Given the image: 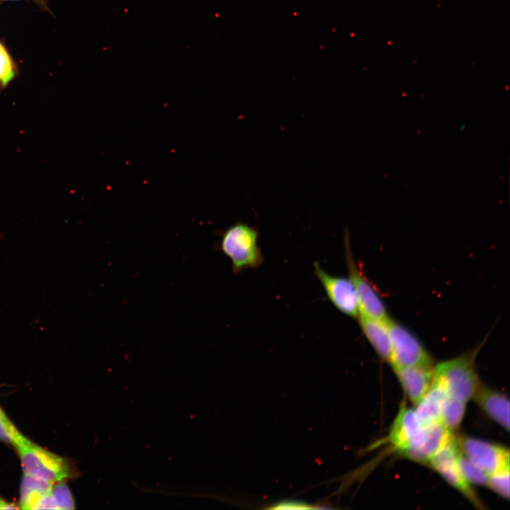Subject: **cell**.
Returning a JSON list of instances; mask_svg holds the SVG:
<instances>
[{
	"instance_id": "6da1fadb",
	"label": "cell",
	"mask_w": 510,
	"mask_h": 510,
	"mask_svg": "<svg viewBox=\"0 0 510 510\" xmlns=\"http://www.w3.org/2000/svg\"><path fill=\"white\" fill-rule=\"evenodd\" d=\"M477 350L446 361L434 368V381L447 396L467 402L473 398L480 382L476 372L475 359Z\"/></svg>"
},
{
	"instance_id": "7a4b0ae2",
	"label": "cell",
	"mask_w": 510,
	"mask_h": 510,
	"mask_svg": "<svg viewBox=\"0 0 510 510\" xmlns=\"http://www.w3.org/2000/svg\"><path fill=\"white\" fill-rule=\"evenodd\" d=\"M24 474L50 483L64 480L72 475L68 461L24 438L17 443Z\"/></svg>"
},
{
	"instance_id": "3957f363",
	"label": "cell",
	"mask_w": 510,
	"mask_h": 510,
	"mask_svg": "<svg viewBox=\"0 0 510 510\" xmlns=\"http://www.w3.org/2000/svg\"><path fill=\"white\" fill-rule=\"evenodd\" d=\"M220 245L221 251L230 259L234 273L258 267L262 262L258 233L247 225L237 223L230 227L223 233Z\"/></svg>"
},
{
	"instance_id": "277c9868",
	"label": "cell",
	"mask_w": 510,
	"mask_h": 510,
	"mask_svg": "<svg viewBox=\"0 0 510 510\" xmlns=\"http://www.w3.org/2000/svg\"><path fill=\"white\" fill-rule=\"evenodd\" d=\"M391 344L392 366L432 368L433 359L408 329L389 318L386 321Z\"/></svg>"
},
{
	"instance_id": "5b68a950",
	"label": "cell",
	"mask_w": 510,
	"mask_h": 510,
	"mask_svg": "<svg viewBox=\"0 0 510 510\" xmlns=\"http://www.w3.org/2000/svg\"><path fill=\"white\" fill-rule=\"evenodd\" d=\"M455 441L460 452L487 475L509 468V452L504 447L467 436Z\"/></svg>"
},
{
	"instance_id": "8992f818",
	"label": "cell",
	"mask_w": 510,
	"mask_h": 510,
	"mask_svg": "<svg viewBox=\"0 0 510 510\" xmlns=\"http://www.w3.org/2000/svg\"><path fill=\"white\" fill-rule=\"evenodd\" d=\"M345 256L351 280L357 293L361 314L386 321L389 316L385 305L372 283L364 276L363 271L356 264L349 244L348 237H345Z\"/></svg>"
},
{
	"instance_id": "52a82bcc",
	"label": "cell",
	"mask_w": 510,
	"mask_h": 510,
	"mask_svg": "<svg viewBox=\"0 0 510 510\" xmlns=\"http://www.w3.org/2000/svg\"><path fill=\"white\" fill-rule=\"evenodd\" d=\"M314 269L333 305L348 316L358 317L360 313L359 302L351 280L328 273L318 263L314 264Z\"/></svg>"
},
{
	"instance_id": "ba28073f",
	"label": "cell",
	"mask_w": 510,
	"mask_h": 510,
	"mask_svg": "<svg viewBox=\"0 0 510 510\" xmlns=\"http://www.w3.org/2000/svg\"><path fill=\"white\" fill-rule=\"evenodd\" d=\"M459 453L460 450L453 438L431 458L428 464L473 504L477 507L482 508V505L480 499L459 470L458 465Z\"/></svg>"
},
{
	"instance_id": "9c48e42d",
	"label": "cell",
	"mask_w": 510,
	"mask_h": 510,
	"mask_svg": "<svg viewBox=\"0 0 510 510\" xmlns=\"http://www.w3.org/2000/svg\"><path fill=\"white\" fill-rule=\"evenodd\" d=\"M453 438L452 431L441 421L426 424L401 455L414 461L428 464L431 458Z\"/></svg>"
},
{
	"instance_id": "30bf717a",
	"label": "cell",
	"mask_w": 510,
	"mask_h": 510,
	"mask_svg": "<svg viewBox=\"0 0 510 510\" xmlns=\"http://www.w3.org/2000/svg\"><path fill=\"white\" fill-rule=\"evenodd\" d=\"M423 426L416 410L402 404L391 426L388 442L398 453L402 454Z\"/></svg>"
},
{
	"instance_id": "8fae6325",
	"label": "cell",
	"mask_w": 510,
	"mask_h": 510,
	"mask_svg": "<svg viewBox=\"0 0 510 510\" xmlns=\"http://www.w3.org/2000/svg\"><path fill=\"white\" fill-rule=\"evenodd\" d=\"M409 399L415 404L424 397L434 382V368L392 366Z\"/></svg>"
},
{
	"instance_id": "7c38bea8",
	"label": "cell",
	"mask_w": 510,
	"mask_h": 510,
	"mask_svg": "<svg viewBox=\"0 0 510 510\" xmlns=\"http://www.w3.org/2000/svg\"><path fill=\"white\" fill-rule=\"evenodd\" d=\"M473 398L492 420L509 431V401L503 393L480 385Z\"/></svg>"
},
{
	"instance_id": "4fadbf2b",
	"label": "cell",
	"mask_w": 510,
	"mask_h": 510,
	"mask_svg": "<svg viewBox=\"0 0 510 510\" xmlns=\"http://www.w3.org/2000/svg\"><path fill=\"white\" fill-rule=\"evenodd\" d=\"M361 330L378 356L385 361H391V344L386 321L359 314L357 317Z\"/></svg>"
},
{
	"instance_id": "5bb4252c",
	"label": "cell",
	"mask_w": 510,
	"mask_h": 510,
	"mask_svg": "<svg viewBox=\"0 0 510 510\" xmlns=\"http://www.w3.org/2000/svg\"><path fill=\"white\" fill-rule=\"evenodd\" d=\"M447 396L443 390L434 381L415 409L422 424L440 421L442 402Z\"/></svg>"
},
{
	"instance_id": "9a60e30c",
	"label": "cell",
	"mask_w": 510,
	"mask_h": 510,
	"mask_svg": "<svg viewBox=\"0 0 510 510\" xmlns=\"http://www.w3.org/2000/svg\"><path fill=\"white\" fill-rule=\"evenodd\" d=\"M52 487L49 482L25 475L21 489V508L34 509L41 497L50 492Z\"/></svg>"
},
{
	"instance_id": "2e32d148",
	"label": "cell",
	"mask_w": 510,
	"mask_h": 510,
	"mask_svg": "<svg viewBox=\"0 0 510 510\" xmlns=\"http://www.w3.org/2000/svg\"><path fill=\"white\" fill-rule=\"evenodd\" d=\"M465 402L446 396L442 402L440 421L450 431L458 429L464 417Z\"/></svg>"
},
{
	"instance_id": "e0dca14e",
	"label": "cell",
	"mask_w": 510,
	"mask_h": 510,
	"mask_svg": "<svg viewBox=\"0 0 510 510\" xmlns=\"http://www.w3.org/2000/svg\"><path fill=\"white\" fill-rule=\"evenodd\" d=\"M458 465L463 477L468 483L487 486L488 475L467 458L460 450L458 456Z\"/></svg>"
},
{
	"instance_id": "ac0fdd59",
	"label": "cell",
	"mask_w": 510,
	"mask_h": 510,
	"mask_svg": "<svg viewBox=\"0 0 510 510\" xmlns=\"http://www.w3.org/2000/svg\"><path fill=\"white\" fill-rule=\"evenodd\" d=\"M23 438L0 407V440L15 446Z\"/></svg>"
},
{
	"instance_id": "d6986e66",
	"label": "cell",
	"mask_w": 510,
	"mask_h": 510,
	"mask_svg": "<svg viewBox=\"0 0 510 510\" xmlns=\"http://www.w3.org/2000/svg\"><path fill=\"white\" fill-rule=\"evenodd\" d=\"M487 486L500 496L509 498V468L488 475Z\"/></svg>"
},
{
	"instance_id": "ffe728a7",
	"label": "cell",
	"mask_w": 510,
	"mask_h": 510,
	"mask_svg": "<svg viewBox=\"0 0 510 510\" xmlns=\"http://www.w3.org/2000/svg\"><path fill=\"white\" fill-rule=\"evenodd\" d=\"M15 75V67L11 57L0 42V89L5 88Z\"/></svg>"
},
{
	"instance_id": "44dd1931",
	"label": "cell",
	"mask_w": 510,
	"mask_h": 510,
	"mask_svg": "<svg viewBox=\"0 0 510 510\" xmlns=\"http://www.w3.org/2000/svg\"><path fill=\"white\" fill-rule=\"evenodd\" d=\"M51 494L59 509H73L75 508L74 498L66 484L60 483L54 487L52 486Z\"/></svg>"
},
{
	"instance_id": "7402d4cb",
	"label": "cell",
	"mask_w": 510,
	"mask_h": 510,
	"mask_svg": "<svg viewBox=\"0 0 510 510\" xmlns=\"http://www.w3.org/2000/svg\"><path fill=\"white\" fill-rule=\"evenodd\" d=\"M269 509H309L314 507L308 503L298 500H283L268 506Z\"/></svg>"
},
{
	"instance_id": "603a6c76",
	"label": "cell",
	"mask_w": 510,
	"mask_h": 510,
	"mask_svg": "<svg viewBox=\"0 0 510 510\" xmlns=\"http://www.w3.org/2000/svg\"><path fill=\"white\" fill-rule=\"evenodd\" d=\"M34 509H59V508L50 492L41 497Z\"/></svg>"
},
{
	"instance_id": "cb8c5ba5",
	"label": "cell",
	"mask_w": 510,
	"mask_h": 510,
	"mask_svg": "<svg viewBox=\"0 0 510 510\" xmlns=\"http://www.w3.org/2000/svg\"><path fill=\"white\" fill-rule=\"evenodd\" d=\"M18 506L0 498V509H16Z\"/></svg>"
}]
</instances>
